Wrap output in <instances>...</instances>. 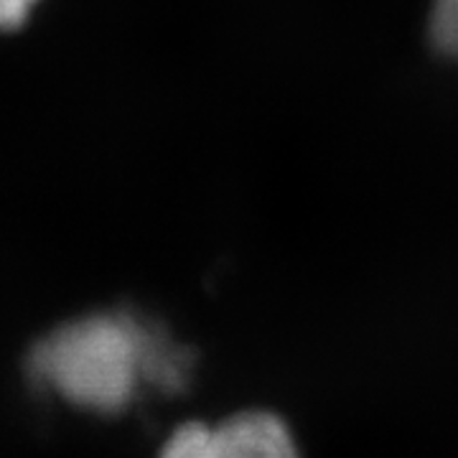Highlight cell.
Returning a JSON list of instances; mask_svg holds the SVG:
<instances>
[{
  "label": "cell",
  "instance_id": "1",
  "mask_svg": "<svg viewBox=\"0 0 458 458\" xmlns=\"http://www.w3.org/2000/svg\"><path fill=\"white\" fill-rule=\"evenodd\" d=\"M31 375L72 405L120 412L143 387L179 393L191 354L131 313H95L36 344Z\"/></svg>",
  "mask_w": 458,
  "mask_h": 458
},
{
  "label": "cell",
  "instance_id": "2",
  "mask_svg": "<svg viewBox=\"0 0 458 458\" xmlns=\"http://www.w3.org/2000/svg\"><path fill=\"white\" fill-rule=\"evenodd\" d=\"M158 458H306L293 426L273 410H242L219 423L191 420L164 443Z\"/></svg>",
  "mask_w": 458,
  "mask_h": 458
},
{
  "label": "cell",
  "instance_id": "3",
  "mask_svg": "<svg viewBox=\"0 0 458 458\" xmlns=\"http://www.w3.org/2000/svg\"><path fill=\"white\" fill-rule=\"evenodd\" d=\"M430 36L436 49L458 56V0H436L430 13Z\"/></svg>",
  "mask_w": 458,
  "mask_h": 458
},
{
  "label": "cell",
  "instance_id": "4",
  "mask_svg": "<svg viewBox=\"0 0 458 458\" xmlns=\"http://www.w3.org/2000/svg\"><path fill=\"white\" fill-rule=\"evenodd\" d=\"M36 0H0V29L21 26Z\"/></svg>",
  "mask_w": 458,
  "mask_h": 458
}]
</instances>
